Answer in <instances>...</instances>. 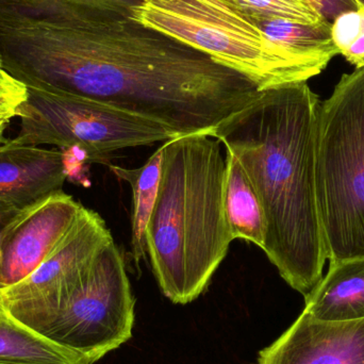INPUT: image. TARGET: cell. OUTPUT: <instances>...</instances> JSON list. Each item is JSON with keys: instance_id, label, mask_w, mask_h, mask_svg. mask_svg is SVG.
Masks as SVG:
<instances>
[{"instance_id": "9", "label": "cell", "mask_w": 364, "mask_h": 364, "mask_svg": "<svg viewBox=\"0 0 364 364\" xmlns=\"http://www.w3.org/2000/svg\"><path fill=\"white\" fill-rule=\"evenodd\" d=\"M83 205L62 191L21 209L4 229L0 288L18 284L38 269L73 226Z\"/></svg>"}, {"instance_id": "5", "label": "cell", "mask_w": 364, "mask_h": 364, "mask_svg": "<svg viewBox=\"0 0 364 364\" xmlns=\"http://www.w3.org/2000/svg\"><path fill=\"white\" fill-rule=\"evenodd\" d=\"M132 18L244 75L259 91L301 82L252 14L231 0H141Z\"/></svg>"}, {"instance_id": "17", "label": "cell", "mask_w": 364, "mask_h": 364, "mask_svg": "<svg viewBox=\"0 0 364 364\" xmlns=\"http://www.w3.org/2000/svg\"><path fill=\"white\" fill-rule=\"evenodd\" d=\"M331 38L339 55L357 70L364 68V6L346 11L331 21Z\"/></svg>"}, {"instance_id": "2", "label": "cell", "mask_w": 364, "mask_h": 364, "mask_svg": "<svg viewBox=\"0 0 364 364\" xmlns=\"http://www.w3.org/2000/svg\"><path fill=\"white\" fill-rule=\"evenodd\" d=\"M320 107L307 82L271 87L208 134L245 171L264 212L263 252L304 297L327 260L316 194Z\"/></svg>"}, {"instance_id": "21", "label": "cell", "mask_w": 364, "mask_h": 364, "mask_svg": "<svg viewBox=\"0 0 364 364\" xmlns=\"http://www.w3.org/2000/svg\"><path fill=\"white\" fill-rule=\"evenodd\" d=\"M19 211H21V209H17V208L13 207L9 203L0 201V247H1L4 229ZM0 290H1V288H0Z\"/></svg>"}, {"instance_id": "13", "label": "cell", "mask_w": 364, "mask_h": 364, "mask_svg": "<svg viewBox=\"0 0 364 364\" xmlns=\"http://www.w3.org/2000/svg\"><path fill=\"white\" fill-rule=\"evenodd\" d=\"M141 0H0V19H33L55 23L132 18Z\"/></svg>"}, {"instance_id": "6", "label": "cell", "mask_w": 364, "mask_h": 364, "mask_svg": "<svg viewBox=\"0 0 364 364\" xmlns=\"http://www.w3.org/2000/svg\"><path fill=\"white\" fill-rule=\"evenodd\" d=\"M15 143L76 149L89 161L107 164L111 154L178 138L170 128L98 100L28 87L18 108Z\"/></svg>"}, {"instance_id": "23", "label": "cell", "mask_w": 364, "mask_h": 364, "mask_svg": "<svg viewBox=\"0 0 364 364\" xmlns=\"http://www.w3.org/2000/svg\"><path fill=\"white\" fill-rule=\"evenodd\" d=\"M358 4V6H364V0H355Z\"/></svg>"}, {"instance_id": "10", "label": "cell", "mask_w": 364, "mask_h": 364, "mask_svg": "<svg viewBox=\"0 0 364 364\" xmlns=\"http://www.w3.org/2000/svg\"><path fill=\"white\" fill-rule=\"evenodd\" d=\"M257 364H364V320L325 322L303 311Z\"/></svg>"}, {"instance_id": "8", "label": "cell", "mask_w": 364, "mask_h": 364, "mask_svg": "<svg viewBox=\"0 0 364 364\" xmlns=\"http://www.w3.org/2000/svg\"><path fill=\"white\" fill-rule=\"evenodd\" d=\"M113 240L100 214L82 208L73 226L28 277L0 290L13 318L43 336Z\"/></svg>"}, {"instance_id": "16", "label": "cell", "mask_w": 364, "mask_h": 364, "mask_svg": "<svg viewBox=\"0 0 364 364\" xmlns=\"http://www.w3.org/2000/svg\"><path fill=\"white\" fill-rule=\"evenodd\" d=\"M162 146L155 151L144 166L125 168L108 164L111 172L132 186L134 194V214L132 226V255L136 267L146 258V229L155 205L161 172Z\"/></svg>"}, {"instance_id": "18", "label": "cell", "mask_w": 364, "mask_h": 364, "mask_svg": "<svg viewBox=\"0 0 364 364\" xmlns=\"http://www.w3.org/2000/svg\"><path fill=\"white\" fill-rule=\"evenodd\" d=\"M263 16L277 17L305 23L327 21L316 0H231Z\"/></svg>"}, {"instance_id": "24", "label": "cell", "mask_w": 364, "mask_h": 364, "mask_svg": "<svg viewBox=\"0 0 364 364\" xmlns=\"http://www.w3.org/2000/svg\"><path fill=\"white\" fill-rule=\"evenodd\" d=\"M0 68H4V65H2L1 55H0Z\"/></svg>"}, {"instance_id": "22", "label": "cell", "mask_w": 364, "mask_h": 364, "mask_svg": "<svg viewBox=\"0 0 364 364\" xmlns=\"http://www.w3.org/2000/svg\"><path fill=\"white\" fill-rule=\"evenodd\" d=\"M9 122H10L9 119L0 117V144L4 142V134L8 127Z\"/></svg>"}, {"instance_id": "19", "label": "cell", "mask_w": 364, "mask_h": 364, "mask_svg": "<svg viewBox=\"0 0 364 364\" xmlns=\"http://www.w3.org/2000/svg\"><path fill=\"white\" fill-rule=\"evenodd\" d=\"M28 97V87L0 68V117L10 121Z\"/></svg>"}, {"instance_id": "14", "label": "cell", "mask_w": 364, "mask_h": 364, "mask_svg": "<svg viewBox=\"0 0 364 364\" xmlns=\"http://www.w3.org/2000/svg\"><path fill=\"white\" fill-rule=\"evenodd\" d=\"M226 161L224 201L231 235L263 250L267 224L262 205L237 158L226 151Z\"/></svg>"}, {"instance_id": "20", "label": "cell", "mask_w": 364, "mask_h": 364, "mask_svg": "<svg viewBox=\"0 0 364 364\" xmlns=\"http://www.w3.org/2000/svg\"><path fill=\"white\" fill-rule=\"evenodd\" d=\"M316 1L320 4L325 18L331 23L341 13L356 10L359 6L355 0H316Z\"/></svg>"}, {"instance_id": "15", "label": "cell", "mask_w": 364, "mask_h": 364, "mask_svg": "<svg viewBox=\"0 0 364 364\" xmlns=\"http://www.w3.org/2000/svg\"><path fill=\"white\" fill-rule=\"evenodd\" d=\"M0 364H89L10 316L0 296Z\"/></svg>"}, {"instance_id": "7", "label": "cell", "mask_w": 364, "mask_h": 364, "mask_svg": "<svg viewBox=\"0 0 364 364\" xmlns=\"http://www.w3.org/2000/svg\"><path fill=\"white\" fill-rule=\"evenodd\" d=\"M134 322V299L125 259L112 242L43 337L94 364L132 338Z\"/></svg>"}, {"instance_id": "1", "label": "cell", "mask_w": 364, "mask_h": 364, "mask_svg": "<svg viewBox=\"0 0 364 364\" xmlns=\"http://www.w3.org/2000/svg\"><path fill=\"white\" fill-rule=\"evenodd\" d=\"M0 55L27 87L98 100L178 136L209 134L259 92L244 75L132 18L0 19Z\"/></svg>"}, {"instance_id": "12", "label": "cell", "mask_w": 364, "mask_h": 364, "mask_svg": "<svg viewBox=\"0 0 364 364\" xmlns=\"http://www.w3.org/2000/svg\"><path fill=\"white\" fill-rule=\"evenodd\" d=\"M304 311L325 322L364 320V257L329 264L326 275L305 297Z\"/></svg>"}, {"instance_id": "4", "label": "cell", "mask_w": 364, "mask_h": 364, "mask_svg": "<svg viewBox=\"0 0 364 364\" xmlns=\"http://www.w3.org/2000/svg\"><path fill=\"white\" fill-rule=\"evenodd\" d=\"M316 194L329 264L364 257V68L321 102Z\"/></svg>"}, {"instance_id": "11", "label": "cell", "mask_w": 364, "mask_h": 364, "mask_svg": "<svg viewBox=\"0 0 364 364\" xmlns=\"http://www.w3.org/2000/svg\"><path fill=\"white\" fill-rule=\"evenodd\" d=\"M68 177L65 156L59 149L0 144V201L25 209L53 193L62 191Z\"/></svg>"}, {"instance_id": "3", "label": "cell", "mask_w": 364, "mask_h": 364, "mask_svg": "<svg viewBox=\"0 0 364 364\" xmlns=\"http://www.w3.org/2000/svg\"><path fill=\"white\" fill-rule=\"evenodd\" d=\"M220 144L208 134H192L162 145L147 255L162 292L175 304L191 303L203 292L233 241Z\"/></svg>"}]
</instances>
